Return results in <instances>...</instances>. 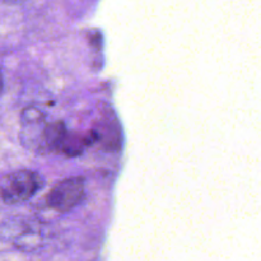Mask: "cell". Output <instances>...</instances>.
Masks as SVG:
<instances>
[{"label": "cell", "mask_w": 261, "mask_h": 261, "mask_svg": "<svg viewBox=\"0 0 261 261\" xmlns=\"http://www.w3.org/2000/svg\"><path fill=\"white\" fill-rule=\"evenodd\" d=\"M46 117L40 110L28 107L22 112L20 139L27 149L37 153H47L45 147Z\"/></svg>", "instance_id": "obj_4"}, {"label": "cell", "mask_w": 261, "mask_h": 261, "mask_svg": "<svg viewBox=\"0 0 261 261\" xmlns=\"http://www.w3.org/2000/svg\"><path fill=\"white\" fill-rule=\"evenodd\" d=\"M3 87H4V82H3V75L2 73H0V94H2L3 92Z\"/></svg>", "instance_id": "obj_5"}, {"label": "cell", "mask_w": 261, "mask_h": 261, "mask_svg": "<svg viewBox=\"0 0 261 261\" xmlns=\"http://www.w3.org/2000/svg\"><path fill=\"white\" fill-rule=\"evenodd\" d=\"M86 188L82 177H69L56 184L47 195V205L59 213H68L83 200Z\"/></svg>", "instance_id": "obj_3"}, {"label": "cell", "mask_w": 261, "mask_h": 261, "mask_svg": "<svg viewBox=\"0 0 261 261\" xmlns=\"http://www.w3.org/2000/svg\"><path fill=\"white\" fill-rule=\"evenodd\" d=\"M40 173L32 170H19L0 178V201L7 205H17L28 201L42 188Z\"/></svg>", "instance_id": "obj_1"}, {"label": "cell", "mask_w": 261, "mask_h": 261, "mask_svg": "<svg viewBox=\"0 0 261 261\" xmlns=\"http://www.w3.org/2000/svg\"><path fill=\"white\" fill-rule=\"evenodd\" d=\"M0 237L25 252L36 251L43 244L40 224L24 217L5 219L0 226Z\"/></svg>", "instance_id": "obj_2"}, {"label": "cell", "mask_w": 261, "mask_h": 261, "mask_svg": "<svg viewBox=\"0 0 261 261\" xmlns=\"http://www.w3.org/2000/svg\"><path fill=\"white\" fill-rule=\"evenodd\" d=\"M3 2H5V3H19V2H22V0H3Z\"/></svg>", "instance_id": "obj_6"}]
</instances>
